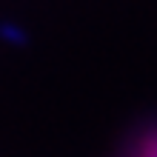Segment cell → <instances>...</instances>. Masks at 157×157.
<instances>
[{
  "mask_svg": "<svg viewBox=\"0 0 157 157\" xmlns=\"http://www.w3.org/2000/svg\"><path fill=\"white\" fill-rule=\"evenodd\" d=\"M140 157H157V128H151L149 137H146V143H143V154Z\"/></svg>",
  "mask_w": 157,
  "mask_h": 157,
  "instance_id": "6da1fadb",
  "label": "cell"
}]
</instances>
